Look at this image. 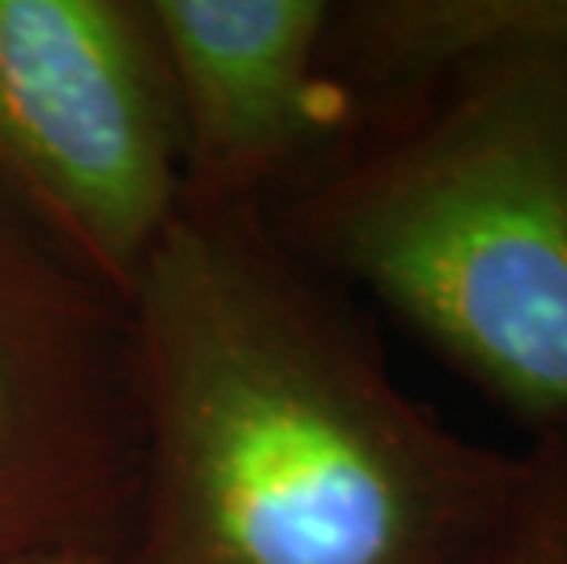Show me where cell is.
Wrapping results in <instances>:
<instances>
[{
    "label": "cell",
    "instance_id": "7",
    "mask_svg": "<svg viewBox=\"0 0 567 564\" xmlns=\"http://www.w3.org/2000/svg\"><path fill=\"white\" fill-rule=\"evenodd\" d=\"M4 564H128L125 550L114 546H66V550H41Z\"/></svg>",
    "mask_w": 567,
    "mask_h": 564
},
{
    "label": "cell",
    "instance_id": "2",
    "mask_svg": "<svg viewBox=\"0 0 567 564\" xmlns=\"http://www.w3.org/2000/svg\"><path fill=\"white\" fill-rule=\"evenodd\" d=\"M264 217L530 437L567 422V0L359 129Z\"/></svg>",
    "mask_w": 567,
    "mask_h": 564
},
{
    "label": "cell",
    "instance_id": "6",
    "mask_svg": "<svg viewBox=\"0 0 567 564\" xmlns=\"http://www.w3.org/2000/svg\"><path fill=\"white\" fill-rule=\"evenodd\" d=\"M480 564H567V422L530 437Z\"/></svg>",
    "mask_w": 567,
    "mask_h": 564
},
{
    "label": "cell",
    "instance_id": "5",
    "mask_svg": "<svg viewBox=\"0 0 567 564\" xmlns=\"http://www.w3.org/2000/svg\"><path fill=\"white\" fill-rule=\"evenodd\" d=\"M184 132V202L264 209L341 147L333 0H147Z\"/></svg>",
    "mask_w": 567,
    "mask_h": 564
},
{
    "label": "cell",
    "instance_id": "1",
    "mask_svg": "<svg viewBox=\"0 0 567 564\" xmlns=\"http://www.w3.org/2000/svg\"><path fill=\"white\" fill-rule=\"evenodd\" d=\"M128 564H480L509 451L392 378L355 297L257 206L184 202L128 297Z\"/></svg>",
    "mask_w": 567,
    "mask_h": 564
},
{
    "label": "cell",
    "instance_id": "3",
    "mask_svg": "<svg viewBox=\"0 0 567 564\" xmlns=\"http://www.w3.org/2000/svg\"><path fill=\"white\" fill-rule=\"evenodd\" d=\"M0 184L128 305L184 206V132L147 0H0Z\"/></svg>",
    "mask_w": 567,
    "mask_h": 564
},
{
    "label": "cell",
    "instance_id": "4",
    "mask_svg": "<svg viewBox=\"0 0 567 564\" xmlns=\"http://www.w3.org/2000/svg\"><path fill=\"white\" fill-rule=\"evenodd\" d=\"M136 480L128 308L0 184V564L125 550Z\"/></svg>",
    "mask_w": 567,
    "mask_h": 564
}]
</instances>
